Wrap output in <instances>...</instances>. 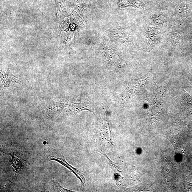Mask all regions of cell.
<instances>
[{"label":"cell","mask_w":192,"mask_h":192,"mask_svg":"<svg viewBox=\"0 0 192 192\" xmlns=\"http://www.w3.org/2000/svg\"><path fill=\"white\" fill-rule=\"evenodd\" d=\"M50 160L56 161L59 162L60 164H63V165L65 166V167L68 168L69 170H70L71 171H72V172L74 173L76 175L77 177H78V178H79V175L80 177V180L81 181L82 186L85 183V179L84 178V176L83 174H82V173L79 171L78 170L75 169V168L73 167L72 166L69 165L65 160H63V159L56 158V157H51L50 158Z\"/></svg>","instance_id":"6da1fadb"},{"label":"cell","mask_w":192,"mask_h":192,"mask_svg":"<svg viewBox=\"0 0 192 192\" xmlns=\"http://www.w3.org/2000/svg\"><path fill=\"white\" fill-rule=\"evenodd\" d=\"M105 56L111 65L115 67H118L120 64V60L118 55L114 51H107L105 52Z\"/></svg>","instance_id":"7a4b0ae2"},{"label":"cell","mask_w":192,"mask_h":192,"mask_svg":"<svg viewBox=\"0 0 192 192\" xmlns=\"http://www.w3.org/2000/svg\"><path fill=\"white\" fill-rule=\"evenodd\" d=\"M12 157V163L13 166L15 168L16 172H19L23 167V165L21 159L17 156L10 154Z\"/></svg>","instance_id":"3957f363"},{"label":"cell","mask_w":192,"mask_h":192,"mask_svg":"<svg viewBox=\"0 0 192 192\" xmlns=\"http://www.w3.org/2000/svg\"><path fill=\"white\" fill-rule=\"evenodd\" d=\"M181 38L180 36L177 33L175 32L170 34L168 37L170 42L175 45L178 44L180 43Z\"/></svg>","instance_id":"277c9868"}]
</instances>
